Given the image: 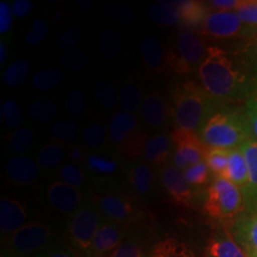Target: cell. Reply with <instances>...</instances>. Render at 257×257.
<instances>
[{"instance_id":"34","label":"cell","mask_w":257,"mask_h":257,"mask_svg":"<svg viewBox=\"0 0 257 257\" xmlns=\"http://www.w3.org/2000/svg\"><path fill=\"white\" fill-rule=\"evenodd\" d=\"M64 79H66V75L61 69H42L32 76V87L41 92L53 91L62 85Z\"/></svg>"},{"instance_id":"18","label":"cell","mask_w":257,"mask_h":257,"mask_svg":"<svg viewBox=\"0 0 257 257\" xmlns=\"http://www.w3.org/2000/svg\"><path fill=\"white\" fill-rule=\"evenodd\" d=\"M140 111L144 123L152 128L163 127L168 121L169 107L159 92H152L144 96Z\"/></svg>"},{"instance_id":"11","label":"cell","mask_w":257,"mask_h":257,"mask_svg":"<svg viewBox=\"0 0 257 257\" xmlns=\"http://www.w3.org/2000/svg\"><path fill=\"white\" fill-rule=\"evenodd\" d=\"M47 200L54 210L66 216H73L83 206L81 191L61 180L51 182L48 186Z\"/></svg>"},{"instance_id":"8","label":"cell","mask_w":257,"mask_h":257,"mask_svg":"<svg viewBox=\"0 0 257 257\" xmlns=\"http://www.w3.org/2000/svg\"><path fill=\"white\" fill-rule=\"evenodd\" d=\"M53 231L46 224L31 221L25 224L9 238V249L19 257L42 253L49 245Z\"/></svg>"},{"instance_id":"7","label":"cell","mask_w":257,"mask_h":257,"mask_svg":"<svg viewBox=\"0 0 257 257\" xmlns=\"http://www.w3.org/2000/svg\"><path fill=\"white\" fill-rule=\"evenodd\" d=\"M201 32L218 40H257V29L243 23L234 11H211L202 24Z\"/></svg>"},{"instance_id":"29","label":"cell","mask_w":257,"mask_h":257,"mask_svg":"<svg viewBox=\"0 0 257 257\" xmlns=\"http://www.w3.org/2000/svg\"><path fill=\"white\" fill-rule=\"evenodd\" d=\"M152 257H195V255L187 244L168 237L154 246Z\"/></svg>"},{"instance_id":"42","label":"cell","mask_w":257,"mask_h":257,"mask_svg":"<svg viewBox=\"0 0 257 257\" xmlns=\"http://www.w3.org/2000/svg\"><path fill=\"white\" fill-rule=\"evenodd\" d=\"M67 113L73 118H81L88 111V99L81 89H74L69 93L66 101Z\"/></svg>"},{"instance_id":"46","label":"cell","mask_w":257,"mask_h":257,"mask_svg":"<svg viewBox=\"0 0 257 257\" xmlns=\"http://www.w3.org/2000/svg\"><path fill=\"white\" fill-rule=\"evenodd\" d=\"M49 32V27L43 19H36L31 25L30 30L25 35V43L30 47H36L46 40Z\"/></svg>"},{"instance_id":"44","label":"cell","mask_w":257,"mask_h":257,"mask_svg":"<svg viewBox=\"0 0 257 257\" xmlns=\"http://www.w3.org/2000/svg\"><path fill=\"white\" fill-rule=\"evenodd\" d=\"M229 150L208 149L206 155V163L213 176H223L229 163Z\"/></svg>"},{"instance_id":"35","label":"cell","mask_w":257,"mask_h":257,"mask_svg":"<svg viewBox=\"0 0 257 257\" xmlns=\"http://www.w3.org/2000/svg\"><path fill=\"white\" fill-rule=\"evenodd\" d=\"M35 141V133L31 127L24 126L12 131L8 138V147L10 152L16 155H23L30 149Z\"/></svg>"},{"instance_id":"23","label":"cell","mask_w":257,"mask_h":257,"mask_svg":"<svg viewBox=\"0 0 257 257\" xmlns=\"http://www.w3.org/2000/svg\"><path fill=\"white\" fill-rule=\"evenodd\" d=\"M176 8L179 10L180 23L187 28L202 27L205 19L212 10L208 8L207 3L197 2V0H182L175 2Z\"/></svg>"},{"instance_id":"48","label":"cell","mask_w":257,"mask_h":257,"mask_svg":"<svg viewBox=\"0 0 257 257\" xmlns=\"http://www.w3.org/2000/svg\"><path fill=\"white\" fill-rule=\"evenodd\" d=\"M143 255L142 244L138 242V239L130 237L123 240L120 245L108 257H143Z\"/></svg>"},{"instance_id":"36","label":"cell","mask_w":257,"mask_h":257,"mask_svg":"<svg viewBox=\"0 0 257 257\" xmlns=\"http://www.w3.org/2000/svg\"><path fill=\"white\" fill-rule=\"evenodd\" d=\"M98 49L105 59L114 60L120 55L121 38L114 30H106L99 36Z\"/></svg>"},{"instance_id":"61","label":"cell","mask_w":257,"mask_h":257,"mask_svg":"<svg viewBox=\"0 0 257 257\" xmlns=\"http://www.w3.org/2000/svg\"><path fill=\"white\" fill-rule=\"evenodd\" d=\"M256 41H257V40H256Z\"/></svg>"},{"instance_id":"47","label":"cell","mask_w":257,"mask_h":257,"mask_svg":"<svg viewBox=\"0 0 257 257\" xmlns=\"http://www.w3.org/2000/svg\"><path fill=\"white\" fill-rule=\"evenodd\" d=\"M105 14L120 24H128L134 21L135 14L130 6L124 4H108L105 8Z\"/></svg>"},{"instance_id":"58","label":"cell","mask_w":257,"mask_h":257,"mask_svg":"<svg viewBox=\"0 0 257 257\" xmlns=\"http://www.w3.org/2000/svg\"><path fill=\"white\" fill-rule=\"evenodd\" d=\"M2 257H19V256L16 255L15 252H12L10 249H6L2 251Z\"/></svg>"},{"instance_id":"33","label":"cell","mask_w":257,"mask_h":257,"mask_svg":"<svg viewBox=\"0 0 257 257\" xmlns=\"http://www.w3.org/2000/svg\"><path fill=\"white\" fill-rule=\"evenodd\" d=\"M31 74V64L27 60H17L9 64L4 72V82L9 87L18 88L25 85Z\"/></svg>"},{"instance_id":"28","label":"cell","mask_w":257,"mask_h":257,"mask_svg":"<svg viewBox=\"0 0 257 257\" xmlns=\"http://www.w3.org/2000/svg\"><path fill=\"white\" fill-rule=\"evenodd\" d=\"M86 167L92 176L98 180H110L112 176L117 174L118 166L117 161L111 157L99 155V154H91L86 159Z\"/></svg>"},{"instance_id":"5","label":"cell","mask_w":257,"mask_h":257,"mask_svg":"<svg viewBox=\"0 0 257 257\" xmlns=\"http://www.w3.org/2000/svg\"><path fill=\"white\" fill-rule=\"evenodd\" d=\"M108 138L127 159L143 156L148 142L147 133L141 130L137 117L125 111L114 112L108 123Z\"/></svg>"},{"instance_id":"20","label":"cell","mask_w":257,"mask_h":257,"mask_svg":"<svg viewBox=\"0 0 257 257\" xmlns=\"http://www.w3.org/2000/svg\"><path fill=\"white\" fill-rule=\"evenodd\" d=\"M172 136L167 134H157L148 140L144 148L143 159L150 165L162 169L174 152Z\"/></svg>"},{"instance_id":"49","label":"cell","mask_w":257,"mask_h":257,"mask_svg":"<svg viewBox=\"0 0 257 257\" xmlns=\"http://www.w3.org/2000/svg\"><path fill=\"white\" fill-rule=\"evenodd\" d=\"M234 12L242 19L243 23L253 29H257V2H252V0L240 2Z\"/></svg>"},{"instance_id":"9","label":"cell","mask_w":257,"mask_h":257,"mask_svg":"<svg viewBox=\"0 0 257 257\" xmlns=\"http://www.w3.org/2000/svg\"><path fill=\"white\" fill-rule=\"evenodd\" d=\"M174 152L172 155V165L184 172L188 167L198 165L206 160L208 148L202 142L195 131L176 128L172 133Z\"/></svg>"},{"instance_id":"37","label":"cell","mask_w":257,"mask_h":257,"mask_svg":"<svg viewBox=\"0 0 257 257\" xmlns=\"http://www.w3.org/2000/svg\"><path fill=\"white\" fill-rule=\"evenodd\" d=\"M82 143L88 149H100L108 140V131L100 123H91L82 130Z\"/></svg>"},{"instance_id":"54","label":"cell","mask_w":257,"mask_h":257,"mask_svg":"<svg viewBox=\"0 0 257 257\" xmlns=\"http://www.w3.org/2000/svg\"><path fill=\"white\" fill-rule=\"evenodd\" d=\"M48 257H75L74 253L66 246L59 245L48 250Z\"/></svg>"},{"instance_id":"19","label":"cell","mask_w":257,"mask_h":257,"mask_svg":"<svg viewBox=\"0 0 257 257\" xmlns=\"http://www.w3.org/2000/svg\"><path fill=\"white\" fill-rule=\"evenodd\" d=\"M206 257H246L242 246L237 243L232 233L227 230H221L213 233L208 239L206 249Z\"/></svg>"},{"instance_id":"59","label":"cell","mask_w":257,"mask_h":257,"mask_svg":"<svg viewBox=\"0 0 257 257\" xmlns=\"http://www.w3.org/2000/svg\"><path fill=\"white\" fill-rule=\"evenodd\" d=\"M28 257H48V251H44V252H42V253H37V255L28 256Z\"/></svg>"},{"instance_id":"60","label":"cell","mask_w":257,"mask_h":257,"mask_svg":"<svg viewBox=\"0 0 257 257\" xmlns=\"http://www.w3.org/2000/svg\"><path fill=\"white\" fill-rule=\"evenodd\" d=\"M246 253V257H257V253L252 252V251H249V250H244Z\"/></svg>"},{"instance_id":"32","label":"cell","mask_w":257,"mask_h":257,"mask_svg":"<svg viewBox=\"0 0 257 257\" xmlns=\"http://www.w3.org/2000/svg\"><path fill=\"white\" fill-rule=\"evenodd\" d=\"M144 100L142 88L133 81H126L121 86L119 91V105L121 110L128 113H134L141 110V106Z\"/></svg>"},{"instance_id":"16","label":"cell","mask_w":257,"mask_h":257,"mask_svg":"<svg viewBox=\"0 0 257 257\" xmlns=\"http://www.w3.org/2000/svg\"><path fill=\"white\" fill-rule=\"evenodd\" d=\"M240 150L248 165V181L242 189L245 212L248 214H257V142L249 141Z\"/></svg>"},{"instance_id":"17","label":"cell","mask_w":257,"mask_h":257,"mask_svg":"<svg viewBox=\"0 0 257 257\" xmlns=\"http://www.w3.org/2000/svg\"><path fill=\"white\" fill-rule=\"evenodd\" d=\"M28 218L27 206L17 199H0V231L3 236H11L25 225Z\"/></svg>"},{"instance_id":"41","label":"cell","mask_w":257,"mask_h":257,"mask_svg":"<svg viewBox=\"0 0 257 257\" xmlns=\"http://www.w3.org/2000/svg\"><path fill=\"white\" fill-rule=\"evenodd\" d=\"M0 115H2V120L5 123L6 127L14 131L22 127L23 114H22L21 108L15 100L9 99V100L3 102L2 108H0Z\"/></svg>"},{"instance_id":"1","label":"cell","mask_w":257,"mask_h":257,"mask_svg":"<svg viewBox=\"0 0 257 257\" xmlns=\"http://www.w3.org/2000/svg\"><path fill=\"white\" fill-rule=\"evenodd\" d=\"M198 73L202 88L217 102L246 100L257 92V41L233 49L208 46Z\"/></svg>"},{"instance_id":"30","label":"cell","mask_w":257,"mask_h":257,"mask_svg":"<svg viewBox=\"0 0 257 257\" xmlns=\"http://www.w3.org/2000/svg\"><path fill=\"white\" fill-rule=\"evenodd\" d=\"M66 159V150L59 143H48L38 150L37 163L40 168L44 170H53L62 165Z\"/></svg>"},{"instance_id":"26","label":"cell","mask_w":257,"mask_h":257,"mask_svg":"<svg viewBox=\"0 0 257 257\" xmlns=\"http://www.w3.org/2000/svg\"><path fill=\"white\" fill-rule=\"evenodd\" d=\"M223 178L236 185L240 191L245 187L246 181H248V165H246L245 156L240 149L230 152L229 163H227Z\"/></svg>"},{"instance_id":"56","label":"cell","mask_w":257,"mask_h":257,"mask_svg":"<svg viewBox=\"0 0 257 257\" xmlns=\"http://www.w3.org/2000/svg\"><path fill=\"white\" fill-rule=\"evenodd\" d=\"M6 59H8V48H6V44L4 41H2L0 43V64H4Z\"/></svg>"},{"instance_id":"3","label":"cell","mask_w":257,"mask_h":257,"mask_svg":"<svg viewBox=\"0 0 257 257\" xmlns=\"http://www.w3.org/2000/svg\"><path fill=\"white\" fill-rule=\"evenodd\" d=\"M220 102L212 99L201 85L194 81L180 82L172 95V117L180 130L199 131Z\"/></svg>"},{"instance_id":"2","label":"cell","mask_w":257,"mask_h":257,"mask_svg":"<svg viewBox=\"0 0 257 257\" xmlns=\"http://www.w3.org/2000/svg\"><path fill=\"white\" fill-rule=\"evenodd\" d=\"M208 149L236 150L252 140L244 106L220 104L198 131Z\"/></svg>"},{"instance_id":"21","label":"cell","mask_w":257,"mask_h":257,"mask_svg":"<svg viewBox=\"0 0 257 257\" xmlns=\"http://www.w3.org/2000/svg\"><path fill=\"white\" fill-rule=\"evenodd\" d=\"M141 57H142L147 68L154 73H162L168 68L167 53L162 43L155 36H146L140 42Z\"/></svg>"},{"instance_id":"6","label":"cell","mask_w":257,"mask_h":257,"mask_svg":"<svg viewBox=\"0 0 257 257\" xmlns=\"http://www.w3.org/2000/svg\"><path fill=\"white\" fill-rule=\"evenodd\" d=\"M208 47L201 35L184 31L176 38L175 46L167 53V63L178 75L186 76L200 67L207 54Z\"/></svg>"},{"instance_id":"38","label":"cell","mask_w":257,"mask_h":257,"mask_svg":"<svg viewBox=\"0 0 257 257\" xmlns=\"http://www.w3.org/2000/svg\"><path fill=\"white\" fill-rule=\"evenodd\" d=\"M94 96L99 105L105 110H113L119 104V93L107 81H99L94 86Z\"/></svg>"},{"instance_id":"25","label":"cell","mask_w":257,"mask_h":257,"mask_svg":"<svg viewBox=\"0 0 257 257\" xmlns=\"http://www.w3.org/2000/svg\"><path fill=\"white\" fill-rule=\"evenodd\" d=\"M127 180L137 194L147 197L153 191L155 174L149 165L137 163L128 169Z\"/></svg>"},{"instance_id":"40","label":"cell","mask_w":257,"mask_h":257,"mask_svg":"<svg viewBox=\"0 0 257 257\" xmlns=\"http://www.w3.org/2000/svg\"><path fill=\"white\" fill-rule=\"evenodd\" d=\"M182 173H184L186 181L195 189L205 187V186L210 182L211 172L206 161L198 163V165L188 167V168L185 169Z\"/></svg>"},{"instance_id":"13","label":"cell","mask_w":257,"mask_h":257,"mask_svg":"<svg viewBox=\"0 0 257 257\" xmlns=\"http://www.w3.org/2000/svg\"><path fill=\"white\" fill-rule=\"evenodd\" d=\"M161 181L169 198L175 204L181 206H189L192 204L197 189L186 181L182 170L175 168L173 165L165 166L161 169Z\"/></svg>"},{"instance_id":"53","label":"cell","mask_w":257,"mask_h":257,"mask_svg":"<svg viewBox=\"0 0 257 257\" xmlns=\"http://www.w3.org/2000/svg\"><path fill=\"white\" fill-rule=\"evenodd\" d=\"M239 3L238 0H213L208 2L207 5L211 10L214 9V11H234Z\"/></svg>"},{"instance_id":"52","label":"cell","mask_w":257,"mask_h":257,"mask_svg":"<svg viewBox=\"0 0 257 257\" xmlns=\"http://www.w3.org/2000/svg\"><path fill=\"white\" fill-rule=\"evenodd\" d=\"M32 9H34V3L30 0H15L12 4V12L17 18L28 17Z\"/></svg>"},{"instance_id":"55","label":"cell","mask_w":257,"mask_h":257,"mask_svg":"<svg viewBox=\"0 0 257 257\" xmlns=\"http://www.w3.org/2000/svg\"><path fill=\"white\" fill-rule=\"evenodd\" d=\"M83 156H85V153H83L82 148L79 147H73L69 152V157L72 159V162L79 163L80 161L83 160Z\"/></svg>"},{"instance_id":"31","label":"cell","mask_w":257,"mask_h":257,"mask_svg":"<svg viewBox=\"0 0 257 257\" xmlns=\"http://www.w3.org/2000/svg\"><path fill=\"white\" fill-rule=\"evenodd\" d=\"M29 117L37 123H49L59 114V106L49 98H38L31 102L28 110Z\"/></svg>"},{"instance_id":"45","label":"cell","mask_w":257,"mask_h":257,"mask_svg":"<svg viewBox=\"0 0 257 257\" xmlns=\"http://www.w3.org/2000/svg\"><path fill=\"white\" fill-rule=\"evenodd\" d=\"M83 34L81 29L79 28H72L64 31L61 34L59 37L56 38V47L63 51H68L72 49H75L79 46L80 42L82 41Z\"/></svg>"},{"instance_id":"15","label":"cell","mask_w":257,"mask_h":257,"mask_svg":"<svg viewBox=\"0 0 257 257\" xmlns=\"http://www.w3.org/2000/svg\"><path fill=\"white\" fill-rule=\"evenodd\" d=\"M6 179L14 186H28L37 181L40 166L27 155H15L9 159L5 168Z\"/></svg>"},{"instance_id":"12","label":"cell","mask_w":257,"mask_h":257,"mask_svg":"<svg viewBox=\"0 0 257 257\" xmlns=\"http://www.w3.org/2000/svg\"><path fill=\"white\" fill-rule=\"evenodd\" d=\"M95 206L105 219L125 225L136 216V208L126 195L106 193L95 197Z\"/></svg>"},{"instance_id":"62","label":"cell","mask_w":257,"mask_h":257,"mask_svg":"<svg viewBox=\"0 0 257 257\" xmlns=\"http://www.w3.org/2000/svg\"><path fill=\"white\" fill-rule=\"evenodd\" d=\"M88 257H89V256H88Z\"/></svg>"},{"instance_id":"39","label":"cell","mask_w":257,"mask_h":257,"mask_svg":"<svg viewBox=\"0 0 257 257\" xmlns=\"http://www.w3.org/2000/svg\"><path fill=\"white\" fill-rule=\"evenodd\" d=\"M59 176L61 181L66 182V184L75 188L83 187L86 184V180H87V174H86L85 169L79 163L75 162L64 163L59 170Z\"/></svg>"},{"instance_id":"43","label":"cell","mask_w":257,"mask_h":257,"mask_svg":"<svg viewBox=\"0 0 257 257\" xmlns=\"http://www.w3.org/2000/svg\"><path fill=\"white\" fill-rule=\"evenodd\" d=\"M61 61H62V66L64 68L70 70V72H80L89 64L88 54L85 50L79 49V48L64 51Z\"/></svg>"},{"instance_id":"10","label":"cell","mask_w":257,"mask_h":257,"mask_svg":"<svg viewBox=\"0 0 257 257\" xmlns=\"http://www.w3.org/2000/svg\"><path fill=\"white\" fill-rule=\"evenodd\" d=\"M102 220L104 217L95 205H83L73 214L68 224V234L73 245L79 250L89 252Z\"/></svg>"},{"instance_id":"24","label":"cell","mask_w":257,"mask_h":257,"mask_svg":"<svg viewBox=\"0 0 257 257\" xmlns=\"http://www.w3.org/2000/svg\"><path fill=\"white\" fill-rule=\"evenodd\" d=\"M49 135L51 140L61 146H73L82 138L81 126L72 119H60L51 125Z\"/></svg>"},{"instance_id":"27","label":"cell","mask_w":257,"mask_h":257,"mask_svg":"<svg viewBox=\"0 0 257 257\" xmlns=\"http://www.w3.org/2000/svg\"><path fill=\"white\" fill-rule=\"evenodd\" d=\"M147 17L159 27H174L180 23L179 10L175 2H160L153 4L147 10Z\"/></svg>"},{"instance_id":"57","label":"cell","mask_w":257,"mask_h":257,"mask_svg":"<svg viewBox=\"0 0 257 257\" xmlns=\"http://www.w3.org/2000/svg\"><path fill=\"white\" fill-rule=\"evenodd\" d=\"M78 8L81 10H86V11H89V10L93 9V3L91 2H79Z\"/></svg>"},{"instance_id":"22","label":"cell","mask_w":257,"mask_h":257,"mask_svg":"<svg viewBox=\"0 0 257 257\" xmlns=\"http://www.w3.org/2000/svg\"><path fill=\"white\" fill-rule=\"evenodd\" d=\"M231 232L243 250L257 253V214H246L234 220Z\"/></svg>"},{"instance_id":"14","label":"cell","mask_w":257,"mask_h":257,"mask_svg":"<svg viewBox=\"0 0 257 257\" xmlns=\"http://www.w3.org/2000/svg\"><path fill=\"white\" fill-rule=\"evenodd\" d=\"M124 234V225L104 218L93 239L89 257H105L107 253H112L123 242Z\"/></svg>"},{"instance_id":"4","label":"cell","mask_w":257,"mask_h":257,"mask_svg":"<svg viewBox=\"0 0 257 257\" xmlns=\"http://www.w3.org/2000/svg\"><path fill=\"white\" fill-rule=\"evenodd\" d=\"M204 211L207 216L221 221L238 219L245 212L242 191L223 176H213L206 189Z\"/></svg>"},{"instance_id":"50","label":"cell","mask_w":257,"mask_h":257,"mask_svg":"<svg viewBox=\"0 0 257 257\" xmlns=\"http://www.w3.org/2000/svg\"><path fill=\"white\" fill-rule=\"evenodd\" d=\"M246 118H248L252 141L257 142V92L250 95L244 104Z\"/></svg>"},{"instance_id":"51","label":"cell","mask_w":257,"mask_h":257,"mask_svg":"<svg viewBox=\"0 0 257 257\" xmlns=\"http://www.w3.org/2000/svg\"><path fill=\"white\" fill-rule=\"evenodd\" d=\"M12 21H14V12L10 8L8 3L2 0L0 3V34L2 36L8 35L12 28Z\"/></svg>"}]
</instances>
